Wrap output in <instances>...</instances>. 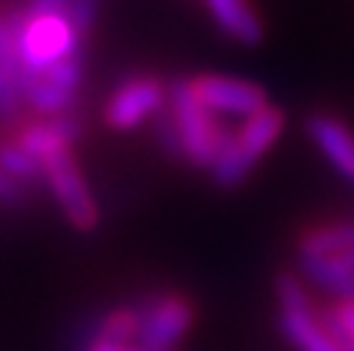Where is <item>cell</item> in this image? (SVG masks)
Returning <instances> with one entry per match:
<instances>
[{
	"label": "cell",
	"mask_w": 354,
	"mask_h": 351,
	"mask_svg": "<svg viewBox=\"0 0 354 351\" xmlns=\"http://www.w3.org/2000/svg\"><path fill=\"white\" fill-rule=\"evenodd\" d=\"M138 326H141V312L138 304H119L111 307L108 312H102L91 329V337H102L119 345H127L138 337Z\"/></svg>",
	"instance_id": "cell-14"
},
{
	"label": "cell",
	"mask_w": 354,
	"mask_h": 351,
	"mask_svg": "<svg viewBox=\"0 0 354 351\" xmlns=\"http://www.w3.org/2000/svg\"><path fill=\"white\" fill-rule=\"evenodd\" d=\"M216 28L235 44L254 47L263 41V19L252 0H202Z\"/></svg>",
	"instance_id": "cell-11"
},
{
	"label": "cell",
	"mask_w": 354,
	"mask_h": 351,
	"mask_svg": "<svg viewBox=\"0 0 354 351\" xmlns=\"http://www.w3.org/2000/svg\"><path fill=\"white\" fill-rule=\"evenodd\" d=\"M28 202V188L22 182H17L14 177H8L3 169H0V207H8V210H17Z\"/></svg>",
	"instance_id": "cell-17"
},
{
	"label": "cell",
	"mask_w": 354,
	"mask_h": 351,
	"mask_svg": "<svg viewBox=\"0 0 354 351\" xmlns=\"http://www.w3.org/2000/svg\"><path fill=\"white\" fill-rule=\"evenodd\" d=\"M304 133L318 149V155L348 185H354V130L340 116L318 111L304 119Z\"/></svg>",
	"instance_id": "cell-9"
},
{
	"label": "cell",
	"mask_w": 354,
	"mask_h": 351,
	"mask_svg": "<svg viewBox=\"0 0 354 351\" xmlns=\"http://www.w3.org/2000/svg\"><path fill=\"white\" fill-rule=\"evenodd\" d=\"M100 8H102V0H69V19L75 25V30L88 41L91 30H94V22L100 17Z\"/></svg>",
	"instance_id": "cell-16"
},
{
	"label": "cell",
	"mask_w": 354,
	"mask_h": 351,
	"mask_svg": "<svg viewBox=\"0 0 354 351\" xmlns=\"http://www.w3.org/2000/svg\"><path fill=\"white\" fill-rule=\"evenodd\" d=\"M169 99V86L158 75H127L113 86L102 105V122L113 133H133L152 122Z\"/></svg>",
	"instance_id": "cell-5"
},
{
	"label": "cell",
	"mask_w": 354,
	"mask_h": 351,
	"mask_svg": "<svg viewBox=\"0 0 354 351\" xmlns=\"http://www.w3.org/2000/svg\"><path fill=\"white\" fill-rule=\"evenodd\" d=\"M166 113L174 124L177 144H180V160H185L194 169L210 171L218 152L227 144L230 124L210 113L188 88V77H177L169 83V99Z\"/></svg>",
	"instance_id": "cell-1"
},
{
	"label": "cell",
	"mask_w": 354,
	"mask_h": 351,
	"mask_svg": "<svg viewBox=\"0 0 354 351\" xmlns=\"http://www.w3.org/2000/svg\"><path fill=\"white\" fill-rule=\"evenodd\" d=\"M0 169L14 177L17 182H22L25 188H39L44 185V177H41V166L39 160L25 152L11 135H3L0 138Z\"/></svg>",
	"instance_id": "cell-15"
},
{
	"label": "cell",
	"mask_w": 354,
	"mask_h": 351,
	"mask_svg": "<svg viewBox=\"0 0 354 351\" xmlns=\"http://www.w3.org/2000/svg\"><path fill=\"white\" fill-rule=\"evenodd\" d=\"M191 94L218 119H249L257 111H263L268 102V94L263 86L246 80V77H232V75H194L188 77Z\"/></svg>",
	"instance_id": "cell-7"
},
{
	"label": "cell",
	"mask_w": 354,
	"mask_h": 351,
	"mask_svg": "<svg viewBox=\"0 0 354 351\" xmlns=\"http://www.w3.org/2000/svg\"><path fill=\"white\" fill-rule=\"evenodd\" d=\"M44 188L55 199L64 218L77 232H91L100 224V205L91 193V185L77 163L75 146H55L41 152L39 158Z\"/></svg>",
	"instance_id": "cell-3"
},
{
	"label": "cell",
	"mask_w": 354,
	"mask_h": 351,
	"mask_svg": "<svg viewBox=\"0 0 354 351\" xmlns=\"http://www.w3.org/2000/svg\"><path fill=\"white\" fill-rule=\"evenodd\" d=\"M299 257H335L354 249V218H335L307 227L296 240Z\"/></svg>",
	"instance_id": "cell-12"
},
{
	"label": "cell",
	"mask_w": 354,
	"mask_h": 351,
	"mask_svg": "<svg viewBox=\"0 0 354 351\" xmlns=\"http://www.w3.org/2000/svg\"><path fill=\"white\" fill-rule=\"evenodd\" d=\"M274 296L279 307L277 326L296 351H337L299 274H279L274 282Z\"/></svg>",
	"instance_id": "cell-4"
},
{
	"label": "cell",
	"mask_w": 354,
	"mask_h": 351,
	"mask_svg": "<svg viewBox=\"0 0 354 351\" xmlns=\"http://www.w3.org/2000/svg\"><path fill=\"white\" fill-rule=\"evenodd\" d=\"M304 279L326 290L332 298L354 301V268L340 257H299Z\"/></svg>",
	"instance_id": "cell-13"
},
{
	"label": "cell",
	"mask_w": 354,
	"mask_h": 351,
	"mask_svg": "<svg viewBox=\"0 0 354 351\" xmlns=\"http://www.w3.org/2000/svg\"><path fill=\"white\" fill-rule=\"evenodd\" d=\"M138 351H174L177 343L191 332L196 321V307L188 293L158 290L138 304Z\"/></svg>",
	"instance_id": "cell-6"
},
{
	"label": "cell",
	"mask_w": 354,
	"mask_h": 351,
	"mask_svg": "<svg viewBox=\"0 0 354 351\" xmlns=\"http://www.w3.org/2000/svg\"><path fill=\"white\" fill-rule=\"evenodd\" d=\"M130 351H138V348H130Z\"/></svg>",
	"instance_id": "cell-18"
},
{
	"label": "cell",
	"mask_w": 354,
	"mask_h": 351,
	"mask_svg": "<svg viewBox=\"0 0 354 351\" xmlns=\"http://www.w3.org/2000/svg\"><path fill=\"white\" fill-rule=\"evenodd\" d=\"M282 130H285V113L277 105H266L254 116L241 119L230 130L224 149L218 152L216 163L207 171L213 185L230 191V188H238L243 180H249L257 163L274 149Z\"/></svg>",
	"instance_id": "cell-2"
},
{
	"label": "cell",
	"mask_w": 354,
	"mask_h": 351,
	"mask_svg": "<svg viewBox=\"0 0 354 351\" xmlns=\"http://www.w3.org/2000/svg\"><path fill=\"white\" fill-rule=\"evenodd\" d=\"M86 77V55L66 58L39 75L22 80L25 108L36 116H64L72 111Z\"/></svg>",
	"instance_id": "cell-8"
},
{
	"label": "cell",
	"mask_w": 354,
	"mask_h": 351,
	"mask_svg": "<svg viewBox=\"0 0 354 351\" xmlns=\"http://www.w3.org/2000/svg\"><path fill=\"white\" fill-rule=\"evenodd\" d=\"M25 108L22 97V66L17 53V22L14 11L0 14V124H14Z\"/></svg>",
	"instance_id": "cell-10"
}]
</instances>
